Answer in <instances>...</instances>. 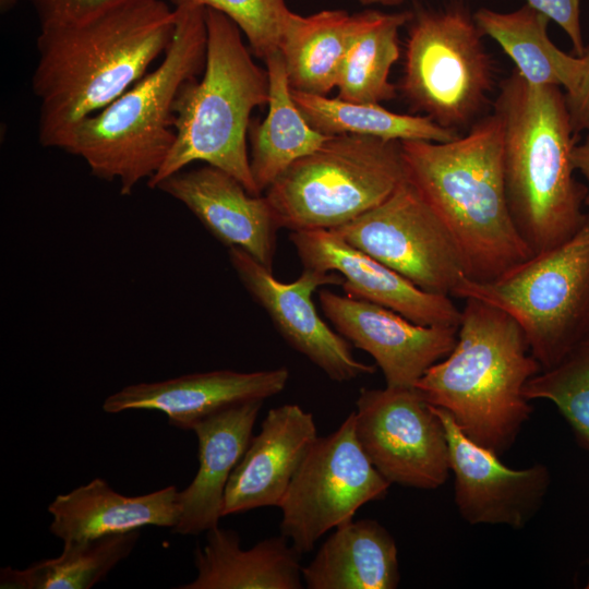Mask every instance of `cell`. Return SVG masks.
Here are the masks:
<instances>
[{"label":"cell","mask_w":589,"mask_h":589,"mask_svg":"<svg viewBox=\"0 0 589 589\" xmlns=\"http://www.w3.org/2000/svg\"><path fill=\"white\" fill-rule=\"evenodd\" d=\"M154 190L182 203L221 244L243 250L272 271L279 226L265 196L251 194L233 176L207 164L182 169Z\"/></svg>","instance_id":"cell-17"},{"label":"cell","mask_w":589,"mask_h":589,"mask_svg":"<svg viewBox=\"0 0 589 589\" xmlns=\"http://www.w3.org/2000/svg\"><path fill=\"white\" fill-rule=\"evenodd\" d=\"M301 574L309 589H394L400 580L397 545L376 520H351L335 528Z\"/></svg>","instance_id":"cell-23"},{"label":"cell","mask_w":589,"mask_h":589,"mask_svg":"<svg viewBox=\"0 0 589 589\" xmlns=\"http://www.w3.org/2000/svg\"><path fill=\"white\" fill-rule=\"evenodd\" d=\"M353 414L361 448L390 484L435 490L446 482L445 430L416 387L361 388Z\"/></svg>","instance_id":"cell-12"},{"label":"cell","mask_w":589,"mask_h":589,"mask_svg":"<svg viewBox=\"0 0 589 589\" xmlns=\"http://www.w3.org/2000/svg\"><path fill=\"white\" fill-rule=\"evenodd\" d=\"M178 490L170 485L155 492L127 496L96 478L49 504L50 532L63 543L84 542L145 526L173 528L180 517Z\"/></svg>","instance_id":"cell-21"},{"label":"cell","mask_w":589,"mask_h":589,"mask_svg":"<svg viewBox=\"0 0 589 589\" xmlns=\"http://www.w3.org/2000/svg\"><path fill=\"white\" fill-rule=\"evenodd\" d=\"M290 241L304 268L339 274L345 294L390 309L418 324L459 326L461 310L452 297L422 290L335 231H291Z\"/></svg>","instance_id":"cell-16"},{"label":"cell","mask_w":589,"mask_h":589,"mask_svg":"<svg viewBox=\"0 0 589 589\" xmlns=\"http://www.w3.org/2000/svg\"><path fill=\"white\" fill-rule=\"evenodd\" d=\"M17 1L19 0H0L1 11L7 12L11 8H13L17 3Z\"/></svg>","instance_id":"cell-37"},{"label":"cell","mask_w":589,"mask_h":589,"mask_svg":"<svg viewBox=\"0 0 589 589\" xmlns=\"http://www.w3.org/2000/svg\"><path fill=\"white\" fill-rule=\"evenodd\" d=\"M432 408L445 430L460 516L470 525L524 528L541 508L549 491V468L543 464L508 468L495 453L470 440L448 411Z\"/></svg>","instance_id":"cell-14"},{"label":"cell","mask_w":589,"mask_h":589,"mask_svg":"<svg viewBox=\"0 0 589 589\" xmlns=\"http://www.w3.org/2000/svg\"><path fill=\"white\" fill-rule=\"evenodd\" d=\"M400 92L442 128L471 127L494 86V65L473 14L459 2L421 9L409 21Z\"/></svg>","instance_id":"cell-9"},{"label":"cell","mask_w":589,"mask_h":589,"mask_svg":"<svg viewBox=\"0 0 589 589\" xmlns=\"http://www.w3.org/2000/svg\"><path fill=\"white\" fill-rule=\"evenodd\" d=\"M412 12H361V24L341 62L338 97L352 103L381 104L396 96L389 81L393 65L400 57L399 29L409 23Z\"/></svg>","instance_id":"cell-27"},{"label":"cell","mask_w":589,"mask_h":589,"mask_svg":"<svg viewBox=\"0 0 589 589\" xmlns=\"http://www.w3.org/2000/svg\"><path fill=\"white\" fill-rule=\"evenodd\" d=\"M586 589H589V576H588V580L586 582V586H585Z\"/></svg>","instance_id":"cell-38"},{"label":"cell","mask_w":589,"mask_h":589,"mask_svg":"<svg viewBox=\"0 0 589 589\" xmlns=\"http://www.w3.org/2000/svg\"><path fill=\"white\" fill-rule=\"evenodd\" d=\"M400 144L406 177L449 232L468 279L494 280L532 256L508 207L494 111L453 141Z\"/></svg>","instance_id":"cell-2"},{"label":"cell","mask_w":589,"mask_h":589,"mask_svg":"<svg viewBox=\"0 0 589 589\" xmlns=\"http://www.w3.org/2000/svg\"><path fill=\"white\" fill-rule=\"evenodd\" d=\"M406 179L400 141L329 135L265 190L279 228L333 230L388 197Z\"/></svg>","instance_id":"cell-7"},{"label":"cell","mask_w":589,"mask_h":589,"mask_svg":"<svg viewBox=\"0 0 589 589\" xmlns=\"http://www.w3.org/2000/svg\"><path fill=\"white\" fill-rule=\"evenodd\" d=\"M573 165L587 181V194L585 205L589 207V135L581 144H576L573 151Z\"/></svg>","instance_id":"cell-35"},{"label":"cell","mask_w":589,"mask_h":589,"mask_svg":"<svg viewBox=\"0 0 589 589\" xmlns=\"http://www.w3.org/2000/svg\"><path fill=\"white\" fill-rule=\"evenodd\" d=\"M473 17L483 36L500 45L527 82L558 86L564 92L577 82L582 59L553 44L544 14L525 4L510 12L481 8Z\"/></svg>","instance_id":"cell-26"},{"label":"cell","mask_w":589,"mask_h":589,"mask_svg":"<svg viewBox=\"0 0 589 589\" xmlns=\"http://www.w3.org/2000/svg\"><path fill=\"white\" fill-rule=\"evenodd\" d=\"M582 67L577 82L564 92L572 128L576 134L589 135V45L585 47Z\"/></svg>","instance_id":"cell-34"},{"label":"cell","mask_w":589,"mask_h":589,"mask_svg":"<svg viewBox=\"0 0 589 589\" xmlns=\"http://www.w3.org/2000/svg\"><path fill=\"white\" fill-rule=\"evenodd\" d=\"M228 256L239 280L266 312L276 330L330 380L349 382L376 371L375 365L353 357L351 344L320 317L312 301L318 287L341 286L344 279L339 274L304 268L294 281L283 283L241 249H228Z\"/></svg>","instance_id":"cell-13"},{"label":"cell","mask_w":589,"mask_h":589,"mask_svg":"<svg viewBox=\"0 0 589 589\" xmlns=\"http://www.w3.org/2000/svg\"><path fill=\"white\" fill-rule=\"evenodd\" d=\"M176 11L164 0L124 4L84 21L40 26L32 89L39 100L38 140L61 148L71 131L99 112L165 55Z\"/></svg>","instance_id":"cell-1"},{"label":"cell","mask_w":589,"mask_h":589,"mask_svg":"<svg viewBox=\"0 0 589 589\" xmlns=\"http://www.w3.org/2000/svg\"><path fill=\"white\" fill-rule=\"evenodd\" d=\"M175 7L197 5L224 13L248 39L250 50L263 61L279 50L292 14L285 0H171Z\"/></svg>","instance_id":"cell-31"},{"label":"cell","mask_w":589,"mask_h":589,"mask_svg":"<svg viewBox=\"0 0 589 589\" xmlns=\"http://www.w3.org/2000/svg\"><path fill=\"white\" fill-rule=\"evenodd\" d=\"M524 395L554 404L579 445L589 449V333L556 365L531 377Z\"/></svg>","instance_id":"cell-30"},{"label":"cell","mask_w":589,"mask_h":589,"mask_svg":"<svg viewBox=\"0 0 589 589\" xmlns=\"http://www.w3.org/2000/svg\"><path fill=\"white\" fill-rule=\"evenodd\" d=\"M360 24L361 12L323 10L308 16L292 12L279 46L291 89L328 95Z\"/></svg>","instance_id":"cell-25"},{"label":"cell","mask_w":589,"mask_h":589,"mask_svg":"<svg viewBox=\"0 0 589 589\" xmlns=\"http://www.w3.org/2000/svg\"><path fill=\"white\" fill-rule=\"evenodd\" d=\"M361 4L370 5V4H381L384 7H395L402 3L404 0H357Z\"/></svg>","instance_id":"cell-36"},{"label":"cell","mask_w":589,"mask_h":589,"mask_svg":"<svg viewBox=\"0 0 589 589\" xmlns=\"http://www.w3.org/2000/svg\"><path fill=\"white\" fill-rule=\"evenodd\" d=\"M176 28L161 62L99 112L81 121L61 148L122 195L156 175L176 140L173 105L205 64V8L175 7Z\"/></svg>","instance_id":"cell-5"},{"label":"cell","mask_w":589,"mask_h":589,"mask_svg":"<svg viewBox=\"0 0 589 589\" xmlns=\"http://www.w3.org/2000/svg\"><path fill=\"white\" fill-rule=\"evenodd\" d=\"M264 400L225 408L193 426L197 437L199 469L192 482L178 492L180 517L172 528L180 534H199L218 526L226 485L247 450Z\"/></svg>","instance_id":"cell-20"},{"label":"cell","mask_w":589,"mask_h":589,"mask_svg":"<svg viewBox=\"0 0 589 589\" xmlns=\"http://www.w3.org/2000/svg\"><path fill=\"white\" fill-rule=\"evenodd\" d=\"M452 297L479 299L509 313L541 371L553 368L589 333V209L565 242L494 280L464 278Z\"/></svg>","instance_id":"cell-8"},{"label":"cell","mask_w":589,"mask_h":589,"mask_svg":"<svg viewBox=\"0 0 589 589\" xmlns=\"http://www.w3.org/2000/svg\"><path fill=\"white\" fill-rule=\"evenodd\" d=\"M494 112L503 128V172L517 231L538 254L581 227L587 187L574 177V132L562 88L534 85L516 70L500 84Z\"/></svg>","instance_id":"cell-3"},{"label":"cell","mask_w":589,"mask_h":589,"mask_svg":"<svg viewBox=\"0 0 589 589\" xmlns=\"http://www.w3.org/2000/svg\"><path fill=\"white\" fill-rule=\"evenodd\" d=\"M206 58L203 75L187 81L173 105L176 140L151 189L165 178L204 161L260 195L250 169L247 136L255 107L268 101L266 70L253 60L239 27L224 13L205 8Z\"/></svg>","instance_id":"cell-6"},{"label":"cell","mask_w":589,"mask_h":589,"mask_svg":"<svg viewBox=\"0 0 589 589\" xmlns=\"http://www.w3.org/2000/svg\"><path fill=\"white\" fill-rule=\"evenodd\" d=\"M308 123L324 135L358 134L394 141L449 142L459 133L422 115L396 113L381 104L352 103L291 89Z\"/></svg>","instance_id":"cell-28"},{"label":"cell","mask_w":589,"mask_h":589,"mask_svg":"<svg viewBox=\"0 0 589 589\" xmlns=\"http://www.w3.org/2000/svg\"><path fill=\"white\" fill-rule=\"evenodd\" d=\"M389 486L357 440L352 411L309 448L279 505L280 534L308 553L326 532L353 520L364 504L384 498Z\"/></svg>","instance_id":"cell-10"},{"label":"cell","mask_w":589,"mask_h":589,"mask_svg":"<svg viewBox=\"0 0 589 589\" xmlns=\"http://www.w3.org/2000/svg\"><path fill=\"white\" fill-rule=\"evenodd\" d=\"M333 231L428 292L452 297L467 278L449 232L407 177L382 203Z\"/></svg>","instance_id":"cell-11"},{"label":"cell","mask_w":589,"mask_h":589,"mask_svg":"<svg viewBox=\"0 0 589 589\" xmlns=\"http://www.w3.org/2000/svg\"><path fill=\"white\" fill-rule=\"evenodd\" d=\"M264 62L268 110L263 122L249 130L250 169L260 194L293 161L314 152L329 136L313 129L294 103L280 51Z\"/></svg>","instance_id":"cell-24"},{"label":"cell","mask_w":589,"mask_h":589,"mask_svg":"<svg viewBox=\"0 0 589 589\" xmlns=\"http://www.w3.org/2000/svg\"><path fill=\"white\" fill-rule=\"evenodd\" d=\"M140 537L139 529L101 538L63 543L55 558L33 563L24 569L1 568L2 589H87L103 580L125 558Z\"/></svg>","instance_id":"cell-29"},{"label":"cell","mask_w":589,"mask_h":589,"mask_svg":"<svg viewBox=\"0 0 589 589\" xmlns=\"http://www.w3.org/2000/svg\"><path fill=\"white\" fill-rule=\"evenodd\" d=\"M288 380L289 371L285 366L255 372L216 370L184 374L128 385L109 395L103 410L108 413L160 411L172 426L192 430L197 422L225 408L281 393Z\"/></svg>","instance_id":"cell-18"},{"label":"cell","mask_w":589,"mask_h":589,"mask_svg":"<svg viewBox=\"0 0 589 589\" xmlns=\"http://www.w3.org/2000/svg\"><path fill=\"white\" fill-rule=\"evenodd\" d=\"M33 8L40 26L75 23L108 10L151 0H25Z\"/></svg>","instance_id":"cell-32"},{"label":"cell","mask_w":589,"mask_h":589,"mask_svg":"<svg viewBox=\"0 0 589 589\" xmlns=\"http://www.w3.org/2000/svg\"><path fill=\"white\" fill-rule=\"evenodd\" d=\"M539 372L518 322L501 308L466 298L454 348L414 387L448 411L470 440L500 456L530 418L524 388Z\"/></svg>","instance_id":"cell-4"},{"label":"cell","mask_w":589,"mask_h":589,"mask_svg":"<svg viewBox=\"0 0 589 589\" xmlns=\"http://www.w3.org/2000/svg\"><path fill=\"white\" fill-rule=\"evenodd\" d=\"M206 543L196 546V578L180 589H300L301 553L283 534L244 550L233 530L218 526L206 531Z\"/></svg>","instance_id":"cell-22"},{"label":"cell","mask_w":589,"mask_h":589,"mask_svg":"<svg viewBox=\"0 0 589 589\" xmlns=\"http://www.w3.org/2000/svg\"><path fill=\"white\" fill-rule=\"evenodd\" d=\"M316 437L311 412L296 404L272 408L231 472L223 517L259 507H279Z\"/></svg>","instance_id":"cell-19"},{"label":"cell","mask_w":589,"mask_h":589,"mask_svg":"<svg viewBox=\"0 0 589 589\" xmlns=\"http://www.w3.org/2000/svg\"><path fill=\"white\" fill-rule=\"evenodd\" d=\"M526 4L555 22L568 36L575 56H581L585 44L580 25L579 0H526Z\"/></svg>","instance_id":"cell-33"},{"label":"cell","mask_w":589,"mask_h":589,"mask_svg":"<svg viewBox=\"0 0 589 589\" xmlns=\"http://www.w3.org/2000/svg\"><path fill=\"white\" fill-rule=\"evenodd\" d=\"M318 301L336 332L375 360L389 387H414L457 340L458 327L418 324L385 306L328 289L320 291Z\"/></svg>","instance_id":"cell-15"}]
</instances>
